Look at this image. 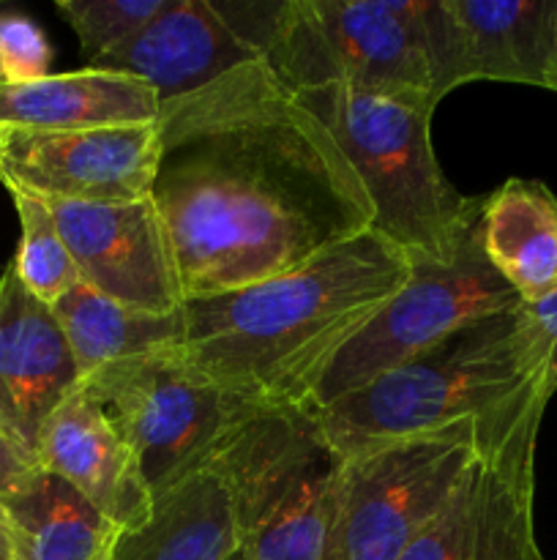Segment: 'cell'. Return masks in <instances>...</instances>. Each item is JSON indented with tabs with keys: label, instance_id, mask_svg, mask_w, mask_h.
<instances>
[{
	"label": "cell",
	"instance_id": "cell-2",
	"mask_svg": "<svg viewBox=\"0 0 557 560\" xmlns=\"http://www.w3.org/2000/svg\"><path fill=\"white\" fill-rule=\"evenodd\" d=\"M407 277V252L366 230L298 271L183 301V353L240 402L309 408L328 364Z\"/></svg>",
	"mask_w": 557,
	"mask_h": 560
},
{
	"label": "cell",
	"instance_id": "cell-24",
	"mask_svg": "<svg viewBox=\"0 0 557 560\" xmlns=\"http://www.w3.org/2000/svg\"><path fill=\"white\" fill-rule=\"evenodd\" d=\"M52 44L25 14H0V85H27L49 77Z\"/></svg>",
	"mask_w": 557,
	"mask_h": 560
},
{
	"label": "cell",
	"instance_id": "cell-7",
	"mask_svg": "<svg viewBox=\"0 0 557 560\" xmlns=\"http://www.w3.org/2000/svg\"><path fill=\"white\" fill-rule=\"evenodd\" d=\"M262 60L293 93L344 85L431 98L424 0H284Z\"/></svg>",
	"mask_w": 557,
	"mask_h": 560
},
{
	"label": "cell",
	"instance_id": "cell-4",
	"mask_svg": "<svg viewBox=\"0 0 557 560\" xmlns=\"http://www.w3.org/2000/svg\"><path fill=\"white\" fill-rule=\"evenodd\" d=\"M353 164L375 208L371 230L407 255L448 260L478 224L484 197L448 184L431 145L435 104L426 96L325 85L295 93Z\"/></svg>",
	"mask_w": 557,
	"mask_h": 560
},
{
	"label": "cell",
	"instance_id": "cell-26",
	"mask_svg": "<svg viewBox=\"0 0 557 560\" xmlns=\"http://www.w3.org/2000/svg\"><path fill=\"white\" fill-rule=\"evenodd\" d=\"M42 474L36 457L22 446L20 441L0 430V498L25 490L36 476Z\"/></svg>",
	"mask_w": 557,
	"mask_h": 560
},
{
	"label": "cell",
	"instance_id": "cell-14",
	"mask_svg": "<svg viewBox=\"0 0 557 560\" xmlns=\"http://www.w3.org/2000/svg\"><path fill=\"white\" fill-rule=\"evenodd\" d=\"M36 463L69 481L118 530H134L151 517L153 492L134 452L82 386L42 427Z\"/></svg>",
	"mask_w": 557,
	"mask_h": 560
},
{
	"label": "cell",
	"instance_id": "cell-27",
	"mask_svg": "<svg viewBox=\"0 0 557 560\" xmlns=\"http://www.w3.org/2000/svg\"><path fill=\"white\" fill-rule=\"evenodd\" d=\"M533 320L535 334L541 339V348L546 355V370H549V383L557 392V293L552 299L541 301L535 306H524Z\"/></svg>",
	"mask_w": 557,
	"mask_h": 560
},
{
	"label": "cell",
	"instance_id": "cell-1",
	"mask_svg": "<svg viewBox=\"0 0 557 560\" xmlns=\"http://www.w3.org/2000/svg\"><path fill=\"white\" fill-rule=\"evenodd\" d=\"M151 200L183 301L298 271L375 224L331 131L265 60L158 107Z\"/></svg>",
	"mask_w": 557,
	"mask_h": 560
},
{
	"label": "cell",
	"instance_id": "cell-28",
	"mask_svg": "<svg viewBox=\"0 0 557 560\" xmlns=\"http://www.w3.org/2000/svg\"><path fill=\"white\" fill-rule=\"evenodd\" d=\"M0 560H14V545H11L9 523H5L3 509H0Z\"/></svg>",
	"mask_w": 557,
	"mask_h": 560
},
{
	"label": "cell",
	"instance_id": "cell-9",
	"mask_svg": "<svg viewBox=\"0 0 557 560\" xmlns=\"http://www.w3.org/2000/svg\"><path fill=\"white\" fill-rule=\"evenodd\" d=\"M407 257V282L328 364L311 392V410L407 364L467 323L522 304L486 260L478 224L448 260Z\"/></svg>",
	"mask_w": 557,
	"mask_h": 560
},
{
	"label": "cell",
	"instance_id": "cell-22",
	"mask_svg": "<svg viewBox=\"0 0 557 560\" xmlns=\"http://www.w3.org/2000/svg\"><path fill=\"white\" fill-rule=\"evenodd\" d=\"M5 189L16 208V217H20V249H16L11 266H14L20 282L38 301H44L47 306L58 304L66 293H71L82 282L69 246L55 224L47 200L20 189V186H5Z\"/></svg>",
	"mask_w": 557,
	"mask_h": 560
},
{
	"label": "cell",
	"instance_id": "cell-5",
	"mask_svg": "<svg viewBox=\"0 0 557 560\" xmlns=\"http://www.w3.org/2000/svg\"><path fill=\"white\" fill-rule=\"evenodd\" d=\"M339 454L311 408H254L213 452L240 547L251 560H322Z\"/></svg>",
	"mask_w": 557,
	"mask_h": 560
},
{
	"label": "cell",
	"instance_id": "cell-30",
	"mask_svg": "<svg viewBox=\"0 0 557 560\" xmlns=\"http://www.w3.org/2000/svg\"><path fill=\"white\" fill-rule=\"evenodd\" d=\"M227 560H251L249 556H246V550H244V547H238V550H235L233 552V556H229Z\"/></svg>",
	"mask_w": 557,
	"mask_h": 560
},
{
	"label": "cell",
	"instance_id": "cell-16",
	"mask_svg": "<svg viewBox=\"0 0 557 560\" xmlns=\"http://www.w3.org/2000/svg\"><path fill=\"white\" fill-rule=\"evenodd\" d=\"M156 91L134 77L80 69L0 85V131H87L158 120Z\"/></svg>",
	"mask_w": 557,
	"mask_h": 560
},
{
	"label": "cell",
	"instance_id": "cell-29",
	"mask_svg": "<svg viewBox=\"0 0 557 560\" xmlns=\"http://www.w3.org/2000/svg\"><path fill=\"white\" fill-rule=\"evenodd\" d=\"M549 91L557 93V36H555V60H552V77H549Z\"/></svg>",
	"mask_w": 557,
	"mask_h": 560
},
{
	"label": "cell",
	"instance_id": "cell-3",
	"mask_svg": "<svg viewBox=\"0 0 557 560\" xmlns=\"http://www.w3.org/2000/svg\"><path fill=\"white\" fill-rule=\"evenodd\" d=\"M549 402L546 355L524 304L467 323L366 386L315 408L339 459L377 443L489 419L524 399Z\"/></svg>",
	"mask_w": 557,
	"mask_h": 560
},
{
	"label": "cell",
	"instance_id": "cell-11",
	"mask_svg": "<svg viewBox=\"0 0 557 560\" xmlns=\"http://www.w3.org/2000/svg\"><path fill=\"white\" fill-rule=\"evenodd\" d=\"M158 126L87 131H0V184L44 200L137 202L151 197Z\"/></svg>",
	"mask_w": 557,
	"mask_h": 560
},
{
	"label": "cell",
	"instance_id": "cell-8",
	"mask_svg": "<svg viewBox=\"0 0 557 560\" xmlns=\"http://www.w3.org/2000/svg\"><path fill=\"white\" fill-rule=\"evenodd\" d=\"M80 386L134 452L153 495L205 470L227 432L254 410L197 370L183 348L115 361Z\"/></svg>",
	"mask_w": 557,
	"mask_h": 560
},
{
	"label": "cell",
	"instance_id": "cell-15",
	"mask_svg": "<svg viewBox=\"0 0 557 560\" xmlns=\"http://www.w3.org/2000/svg\"><path fill=\"white\" fill-rule=\"evenodd\" d=\"M260 60L216 14L211 0H173L151 25L87 69L134 77L158 102L189 96L238 66Z\"/></svg>",
	"mask_w": 557,
	"mask_h": 560
},
{
	"label": "cell",
	"instance_id": "cell-23",
	"mask_svg": "<svg viewBox=\"0 0 557 560\" xmlns=\"http://www.w3.org/2000/svg\"><path fill=\"white\" fill-rule=\"evenodd\" d=\"M173 0H58V14L80 38L87 63L134 38Z\"/></svg>",
	"mask_w": 557,
	"mask_h": 560
},
{
	"label": "cell",
	"instance_id": "cell-19",
	"mask_svg": "<svg viewBox=\"0 0 557 560\" xmlns=\"http://www.w3.org/2000/svg\"><path fill=\"white\" fill-rule=\"evenodd\" d=\"M240 547L233 503L211 470L153 495L140 528L120 530L109 560H227Z\"/></svg>",
	"mask_w": 557,
	"mask_h": 560
},
{
	"label": "cell",
	"instance_id": "cell-31",
	"mask_svg": "<svg viewBox=\"0 0 557 560\" xmlns=\"http://www.w3.org/2000/svg\"><path fill=\"white\" fill-rule=\"evenodd\" d=\"M104 560H109V558H104Z\"/></svg>",
	"mask_w": 557,
	"mask_h": 560
},
{
	"label": "cell",
	"instance_id": "cell-6",
	"mask_svg": "<svg viewBox=\"0 0 557 560\" xmlns=\"http://www.w3.org/2000/svg\"><path fill=\"white\" fill-rule=\"evenodd\" d=\"M489 421L491 416L457 421L344 457L322 560L402 558L459 490Z\"/></svg>",
	"mask_w": 557,
	"mask_h": 560
},
{
	"label": "cell",
	"instance_id": "cell-10",
	"mask_svg": "<svg viewBox=\"0 0 557 560\" xmlns=\"http://www.w3.org/2000/svg\"><path fill=\"white\" fill-rule=\"evenodd\" d=\"M546 399L491 416L467 476L399 560H544L535 545V441Z\"/></svg>",
	"mask_w": 557,
	"mask_h": 560
},
{
	"label": "cell",
	"instance_id": "cell-20",
	"mask_svg": "<svg viewBox=\"0 0 557 560\" xmlns=\"http://www.w3.org/2000/svg\"><path fill=\"white\" fill-rule=\"evenodd\" d=\"M14 560H104L120 530L104 520L69 481L42 474L0 498Z\"/></svg>",
	"mask_w": 557,
	"mask_h": 560
},
{
	"label": "cell",
	"instance_id": "cell-17",
	"mask_svg": "<svg viewBox=\"0 0 557 560\" xmlns=\"http://www.w3.org/2000/svg\"><path fill=\"white\" fill-rule=\"evenodd\" d=\"M478 238L486 260L524 306L557 293V195L549 186L508 178L484 197Z\"/></svg>",
	"mask_w": 557,
	"mask_h": 560
},
{
	"label": "cell",
	"instance_id": "cell-12",
	"mask_svg": "<svg viewBox=\"0 0 557 560\" xmlns=\"http://www.w3.org/2000/svg\"><path fill=\"white\" fill-rule=\"evenodd\" d=\"M47 206L87 288L162 315L183 306L173 252L151 197L109 206L47 200Z\"/></svg>",
	"mask_w": 557,
	"mask_h": 560
},
{
	"label": "cell",
	"instance_id": "cell-25",
	"mask_svg": "<svg viewBox=\"0 0 557 560\" xmlns=\"http://www.w3.org/2000/svg\"><path fill=\"white\" fill-rule=\"evenodd\" d=\"M216 14L227 22L229 31L257 55L265 58L271 49L273 36L278 31V20H282L284 0L278 3H227V0H211Z\"/></svg>",
	"mask_w": 557,
	"mask_h": 560
},
{
	"label": "cell",
	"instance_id": "cell-13",
	"mask_svg": "<svg viewBox=\"0 0 557 560\" xmlns=\"http://www.w3.org/2000/svg\"><path fill=\"white\" fill-rule=\"evenodd\" d=\"M76 386L80 370L52 306L9 262L0 277V430L36 457L42 427Z\"/></svg>",
	"mask_w": 557,
	"mask_h": 560
},
{
	"label": "cell",
	"instance_id": "cell-18",
	"mask_svg": "<svg viewBox=\"0 0 557 560\" xmlns=\"http://www.w3.org/2000/svg\"><path fill=\"white\" fill-rule=\"evenodd\" d=\"M462 27L467 82L497 80L549 91L557 0H451Z\"/></svg>",
	"mask_w": 557,
	"mask_h": 560
},
{
	"label": "cell",
	"instance_id": "cell-21",
	"mask_svg": "<svg viewBox=\"0 0 557 560\" xmlns=\"http://www.w3.org/2000/svg\"><path fill=\"white\" fill-rule=\"evenodd\" d=\"M52 312L76 361L80 381L115 361L183 348V306L169 315L134 310L80 282L52 304Z\"/></svg>",
	"mask_w": 557,
	"mask_h": 560
}]
</instances>
